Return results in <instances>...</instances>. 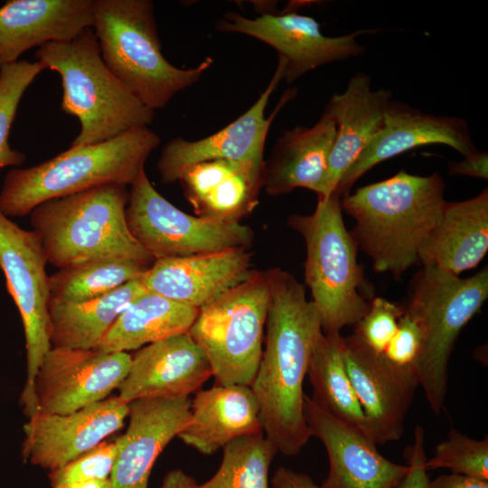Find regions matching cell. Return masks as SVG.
<instances>
[{
	"label": "cell",
	"instance_id": "1",
	"mask_svg": "<svg viewBox=\"0 0 488 488\" xmlns=\"http://www.w3.org/2000/svg\"><path fill=\"white\" fill-rule=\"evenodd\" d=\"M266 349L250 385L263 433L286 456L298 455L311 437L304 414V380L323 333L318 311L305 286L280 268L269 269Z\"/></svg>",
	"mask_w": 488,
	"mask_h": 488
},
{
	"label": "cell",
	"instance_id": "2",
	"mask_svg": "<svg viewBox=\"0 0 488 488\" xmlns=\"http://www.w3.org/2000/svg\"><path fill=\"white\" fill-rule=\"evenodd\" d=\"M438 173L416 175L401 170L341 199L355 220L351 231L375 271L400 277L418 262V253L442 215L446 201Z\"/></svg>",
	"mask_w": 488,
	"mask_h": 488
},
{
	"label": "cell",
	"instance_id": "3",
	"mask_svg": "<svg viewBox=\"0 0 488 488\" xmlns=\"http://www.w3.org/2000/svg\"><path fill=\"white\" fill-rule=\"evenodd\" d=\"M159 136L148 127L131 129L106 142L71 146L27 168L9 170L0 190V211L23 217L39 204L106 184L131 185Z\"/></svg>",
	"mask_w": 488,
	"mask_h": 488
},
{
	"label": "cell",
	"instance_id": "4",
	"mask_svg": "<svg viewBox=\"0 0 488 488\" xmlns=\"http://www.w3.org/2000/svg\"><path fill=\"white\" fill-rule=\"evenodd\" d=\"M35 59L60 75L61 110L80 121V130L71 146L106 142L152 123L155 111L104 63L92 28L70 41L43 44L36 50Z\"/></svg>",
	"mask_w": 488,
	"mask_h": 488
},
{
	"label": "cell",
	"instance_id": "5",
	"mask_svg": "<svg viewBox=\"0 0 488 488\" xmlns=\"http://www.w3.org/2000/svg\"><path fill=\"white\" fill-rule=\"evenodd\" d=\"M92 29L108 69L154 111L196 83L213 63L207 56L193 68L171 64L161 52L150 0H94Z\"/></svg>",
	"mask_w": 488,
	"mask_h": 488
},
{
	"label": "cell",
	"instance_id": "6",
	"mask_svg": "<svg viewBox=\"0 0 488 488\" xmlns=\"http://www.w3.org/2000/svg\"><path fill=\"white\" fill-rule=\"evenodd\" d=\"M128 195L127 185L106 184L36 206L30 212V223L47 262L61 268L117 258L152 265L155 259L128 229Z\"/></svg>",
	"mask_w": 488,
	"mask_h": 488
},
{
	"label": "cell",
	"instance_id": "7",
	"mask_svg": "<svg viewBox=\"0 0 488 488\" xmlns=\"http://www.w3.org/2000/svg\"><path fill=\"white\" fill-rule=\"evenodd\" d=\"M341 196L318 199L309 215L294 214L289 226L306 247L305 280L321 320L323 333H340L368 311L372 293L357 261L358 245L345 228Z\"/></svg>",
	"mask_w": 488,
	"mask_h": 488
},
{
	"label": "cell",
	"instance_id": "8",
	"mask_svg": "<svg viewBox=\"0 0 488 488\" xmlns=\"http://www.w3.org/2000/svg\"><path fill=\"white\" fill-rule=\"evenodd\" d=\"M404 311L418 324L422 347L415 372L435 414L442 412L448 384V364L464 326L488 297V270L462 278L423 266L411 280Z\"/></svg>",
	"mask_w": 488,
	"mask_h": 488
},
{
	"label": "cell",
	"instance_id": "9",
	"mask_svg": "<svg viewBox=\"0 0 488 488\" xmlns=\"http://www.w3.org/2000/svg\"><path fill=\"white\" fill-rule=\"evenodd\" d=\"M269 271L249 277L199 308L189 333L210 363L216 384L250 386L262 355Z\"/></svg>",
	"mask_w": 488,
	"mask_h": 488
},
{
	"label": "cell",
	"instance_id": "10",
	"mask_svg": "<svg viewBox=\"0 0 488 488\" xmlns=\"http://www.w3.org/2000/svg\"><path fill=\"white\" fill-rule=\"evenodd\" d=\"M126 218L136 241L155 260L251 246L254 233L240 221L190 215L163 197L145 169L130 185Z\"/></svg>",
	"mask_w": 488,
	"mask_h": 488
},
{
	"label": "cell",
	"instance_id": "11",
	"mask_svg": "<svg viewBox=\"0 0 488 488\" xmlns=\"http://www.w3.org/2000/svg\"><path fill=\"white\" fill-rule=\"evenodd\" d=\"M47 259L37 234L24 230L0 211V268L23 322L26 379L20 403L30 418L36 414L34 384L52 348L48 331L51 300Z\"/></svg>",
	"mask_w": 488,
	"mask_h": 488
},
{
	"label": "cell",
	"instance_id": "12",
	"mask_svg": "<svg viewBox=\"0 0 488 488\" xmlns=\"http://www.w3.org/2000/svg\"><path fill=\"white\" fill-rule=\"evenodd\" d=\"M216 29L248 35L274 48L278 58L285 61L283 80L288 84L320 66L362 54L365 47L356 39L371 32L360 30L326 36L314 17L295 9L277 14L265 12L255 18L229 12L217 21Z\"/></svg>",
	"mask_w": 488,
	"mask_h": 488
},
{
	"label": "cell",
	"instance_id": "13",
	"mask_svg": "<svg viewBox=\"0 0 488 488\" xmlns=\"http://www.w3.org/2000/svg\"><path fill=\"white\" fill-rule=\"evenodd\" d=\"M130 363L128 352L52 347L35 379L36 413L70 414L108 398Z\"/></svg>",
	"mask_w": 488,
	"mask_h": 488
},
{
	"label": "cell",
	"instance_id": "14",
	"mask_svg": "<svg viewBox=\"0 0 488 488\" xmlns=\"http://www.w3.org/2000/svg\"><path fill=\"white\" fill-rule=\"evenodd\" d=\"M285 67V61L278 58L269 83L256 102L218 132L199 140H186L177 136L168 141L157 162L162 183H174L188 168L207 161L264 163V148L270 127L283 107L292 100L297 92L295 88L286 89L272 113L266 117V108L271 95L283 80Z\"/></svg>",
	"mask_w": 488,
	"mask_h": 488
},
{
	"label": "cell",
	"instance_id": "15",
	"mask_svg": "<svg viewBox=\"0 0 488 488\" xmlns=\"http://www.w3.org/2000/svg\"><path fill=\"white\" fill-rule=\"evenodd\" d=\"M343 356L364 414L366 435L376 445L399 440L418 387L415 371L391 364L353 333L343 337Z\"/></svg>",
	"mask_w": 488,
	"mask_h": 488
},
{
	"label": "cell",
	"instance_id": "16",
	"mask_svg": "<svg viewBox=\"0 0 488 488\" xmlns=\"http://www.w3.org/2000/svg\"><path fill=\"white\" fill-rule=\"evenodd\" d=\"M127 416L128 403L117 395L70 414L36 413L23 425V461L56 470L119 430Z\"/></svg>",
	"mask_w": 488,
	"mask_h": 488
},
{
	"label": "cell",
	"instance_id": "17",
	"mask_svg": "<svg viewBox=\"0 0 488 488\" xmlns=\"http://www.w3.org/2000/svg\"><path fill=\"white\" fill-rule=\"evenodd\" d=\"M304 414L311 436L324 446L329 460L325 488H395L408 471L407 465L384 457L362 431L321 408L307 395Z\"/></svg>",
	"mask_w": 488,
	"mask_h": 488
},
{
	"label": "cell",
	"instance_id": "18",
	"mask_svg": "<svg viewBox=\"0 0 488 488\" xmlns=\"http://www.w3.org/2000/svg\"><path fill=\"white\" fill-rule=\"evenodd\" d=\"M436 144L448 145L464 156L477 151L465 119L424 113L392 100L382 127L346 171L333 192L343 197L373 166L408 150Z\"/></svg>",
	"mask_w": 488,
	"mask_h": 488
},
{
	"label": "cell",
	"instance_id": "19",
	"mask_svg": "<svg viewBox=\"0 0 488 488\" xmlns=\"http://www.w3.org/2000/svg\"><path fill=\"white\" fill-rule=\"evenodd\" d=\"M190 407L188 398L141 399L128 403V426L117 437L110 488H148L156 459L188 423Z\"/></svg>",
	"mask_w": 488,
	"mask_h": 488
},
{
	"label": "cell",
	"instance_id": "20",
	"mask_svg": "<svg viewBox=\"0 0 488 488\" xmlns=\"http://www.w3.org/2000/svg\"><path fill=\"white\" fill-rule=\"evenodd\" d=\"M212 376L205 354L189 333L144 346L131 354L118 387L127 403L152 398H188Z\"/></svg>",
	"mask_w": 488,
	"mask_h": 488
},
{
	"label": "cell",
	"instance_id": "21",
	"mask_svg": "<svg viewBox=\"0 0 488 488\" xmlns=\"http://www.w3.org/2000/svg\"><path fill=\"white\" fill-rule=\"evenodd\" d=\"M251 261L245 248L162 258L142 279L147 291L199 309L245 281L252 272Z\"/></svg>",
	"mask_w": 488,
	"mask_h": 488
},
{
	"label": "cell",
	"instance_id": "22",
	"mask_svg": "<svg viewBox=\"0 0 488 488\" xmlns=\"http://www.w3.org/2000/svg\"><path fill=\"white\" fill-rule=\"evenodd\" d=\"M391 92L373 89L371 76L359 72L345 90L333 94L324 111L333 119L336 134L328 168L318 199L331 195L346 171L382 127Z\"/></svg>",
	"mask_w": 488,
	"mask_h": 488
},
{
	"label": "cell",
	"instance_id": "23",
	"mask_svg": "<svg viewBox=\"0 0 488 488\" xmlns=\"http://www.w3.org/2000/svg\"><path fill=\"white\" fill-rule=\"evenodd\" d=\"M94 0H10L0 7V67L33 47L92 28Z\"/></svg>",
	"mask_w": 488,
	"mask_h": 488
},
{
	"label": "cell",
	"instance_id": "24",
	"mask_svg": "<svg viewBox=\"0 0 488 488\" xmlns=\"http://www.w3.org/2000/svg\"><path fill=\"white\" fill-rule=\"evenodd\" d=\"M264 163L202 162L184 171L178 181L196 216L239 221L258 204Z\"/></svg>",
	"mask_w": 488,
	"mask_h": 488
},
{
	"label": "cell",
	"instance_id": "25",
	"mask_svg": "<svg viewBox=\"0 0 488 488\" xmlns=\"http://www.w3.org/2000/svg\"><path fill=\"white\" fill-rule=\"evenodd\" d=\"M263 432L258 400L250 386L214 384L191 402L190 418L178 437L211 455L241 436Z\"/></svg>",
	"mask_w": 488,
	"mask_h": 488
},
{
	"label": "cell",
	"instance_id": "26",
	"mask_svg": "<svg viewBox=\"0 0 488 488\" xmlns=\"http://www.w3.org/2000/svg\"><path fill=\"white\" fill-rule=\"evenodd\" d=\"M335 134V123L325 111L314 126H297L285 132L264 163L266 192L277 196L305 188L318 195L326 176Z\"/></svg>",
	"mask_w": 488,
	"mask_h": 488
},
{
	"label": "cell",
	"instance_id": "27",
	"mask_svg": "<svg viewBox=\"0 0 488 488\" xmlns=\"http://www.w3.org/2000/svg\"><path fill=\"white\" fill-rule=\"evenodd\" d=\"M488 250V191L446 202L442 215L418 253V262L459 276L476 267Z\"/></svg>",
	"mask_w": 488,
	"mask_h": 488
},
{
	"label": "cell",
	"instance_id": "28",
	"mask_svg": "<svg viewBox=\"0 0 488 488\" xmlns=\"http://www.w3.org/2000/svg\"><path fill=\"white\" fill-rule=\"evenodd\" d=\"M143 277L113 292L84 302L50 300L48 331L52 347L96 349L117 317L147 290Z\"/></svg>",
	"mask_w": 488,
	"mask_h": 488
},
{
	"label": "cell",
	"instance_id": "29",
	"mask_svg": "<svg viewBox=\"0 0 488 488\" xmlns=\"http://www.w3.org/2000/svg\"><path fill=\"white\" fill-rule=\"evenodd\" d=\"M198 311L146 291L117 317L97 349L128 352L188 333Z\"/></svg>",
	"mask_w": 488,
	"mask_h": 488
},
{
	"label": "cell",
	"instance_id": "30",
	"mask_svg": "<svg viewBox=\"0 0 488 488\" xmlns=\"http://www.w3.org/2000/svg\"><path fill=\"white\" fill-rule=\"evenodd\" d=\"M306 375L313 387V400L329 414L366 435L364 414L344 361L341 333L321 334Z\"/></svg>",
	"mask_w": 488,
	"mask_h": 488
},
{
	"label": "cell",
	"instance_id": "31",
	"mask_svg": "<svg viewBox=\"0 0 488 488\" xmlns=\"http://www.w3.org/2000/svg\"><path fill=\"white\" fill-rule=\"evenodd\" d=\"M150 266L127 258H104L59 268L49 276L51 299L79 303L108 295L143 277Z\"/></svg>",
	"mask_w": 488,
	"mask_h": 488
},
{
	"label": "cell",
	"instance_id": "32",
	"mask_svg": "<svg viewBox=\"0 0 488 488\" xmlns=\"http://www.w3.org/2000/svg\"><path fill=\"white\" fill-rule=\"evenodd\" d=\"M222 450L218 470L199 488H269V468L277 450L263 432L237 438Z\"/></svg>",
	"mask_w": 488,
	"mask_h": 488
},
{
	"label": "cell",
	"instance_id": "33",
	"mask_svg": "<svg viewBox=\"0 0 488 488\" xmlns=\"http://www.w3.org/2000/svg\"><path fill=\"white\" fill-rule=\"evenodd\" d=\"M44 69L37 61L0 67V169L20 166L26 159L25 154L11 147L9 135L23 95Z\"/></svg>",
	"mask_w": 488,
	"mask_h": 488
},
{
	"label": "cell",
	"instance_id": "34",
	"mask_svg": "<svg viewBox=\"0 0 488 488\" xmlns=\"http://www.w3.org/2000/svg\"><path fill=\"white\" fill-rule=\"evenodd\" d=\"M427 471L446 468L452 474L488 480V438H471L451 427L426 461Z\"/></svg>",
	"mask_w": 488,
	"mask_h": 488
},
{
	"label": "cell",
	"instance_id": "35",
	"mask_svg": "<svg viewBox=\"0 0 488 488\" xmlns=\"http://www.w3.org/2000/svg\"><path fill=\"white\" fill-rule=\"evenodd\" d=\"M117 453V438L103 441L65 465L49 472L51 486L60 488L75 483L109 479Z\"/></svg>",
	"mask_w": 488,
	"mask_h": 488
},
{
	"label": "cell",
	"instance_id": "36",
	"mask_svg": "<svg viewBox=\"0 0 488 488\" xmlns=\"http://www.w3.org/2000/svg\"><path fill=\"white\" fill-rule=\"evenodd\" d=\"M404 305L373 297L366 314L354 324L353 334L371 351L382 354L393 338Z\"/></svg>",
	"mask_w": 488,
	"mask_h": 488
},
{
	"label": "cell",
	"instance_id": "37",
	"mask_svg": "<svg viewBox=\"0 0 488 488\" xmlns=\"http://www.w3.org/2000/svg\"><path fill=\"white\" fill-rule=\"evenodd\" d=\"M421 347V330L418 324L404 311L399 320L397 331L382 355L391 364L415 371V364L420 354Z\"/></svg>",
	"mask_w": 488,
	"mask_h": 488
},
{
	"label": "cell",
	"instance_id": "38",
	"mask_svg": "<svg viewBox=\"0 0 488 488\" xmlns=\"http://www.w3.org/2000/svg\"><path fill=\"white\" fill-rule=\"evenodd\" d=\"M424 429L417 426L413 443L405 450L408 471L395 488H430V479L426 468L427 455L424 444Z\"/></svg>",
	"mask_w": 488,
	"mask_h": 488
},
{
	"label": "cell",
	"instance_id": "39",
	"mask_svg": "<svg viewBox=\"0 0 488 488\" xmlns=\"http://www.w3.org/2000/svg\"><path fill=\"white\" fill-rule=\"evenodd\" d=\"M448 173L451 175H468L486 180L488 178L487 153L476 151L464 156L461 161L450 162Z\"/></svg>",
	"mask_w": 488,
	"mask_h": 488
},
{
	"label": "cell",
	"instance_id": "40",
	"mask_svg": "<svg viewBox=\"0 0 488 488\" xmlns=\"http://www.w3.org/2000/svg\"><path fill=\"white\" fill-rule=\"evenodd\" d=\"M272 488H325L314 483L313 478L286 466H279L271 478Z\"/></svg>",
	"mask_w": 488,
	"mask_h": 488
},
{
	"label": "cell",
	"instance_id": "41",
	"mask_svg": "<svg viewBox=\"0 0 488 488\" xmlns=\"http://www.w3.org/2000/svg\"><path fill=\"white\" fill-rule=\"evenodd\" d=\"M430 488H488V480L456 474H443L430 481Z\"/></svg>",
	"mask_w": 488,
	"mask_h": 488
},
{
	"label": "cell",
	"instance_id": "42",
	"mask_svg": "<svg viewBox=\"0 0 488 488\" xmlns=\"http://www.w3.org/2000/svg\"><path fill=\"white\" fill-rule=\"evenodd\" d=\"M158 488H199L196 479L180 468L165 474Z\"/></svg>",
	"mask_w": 488,
	"mask_h": 488
},
{
	"label": "cell",
	"instance_id": "43",
	"mask_svg": "<svg viewBox=\"0 0 488 488\" xmlns=\"http://www.w3.org/2000/svg\"><path fill=\"white\" fill-rule=\"evenodd\" d=\"M60 488H110V481L109 479H107L80 482L68 484Z\"/></svg>",
	"mask_w": 488,
	"mask_h": 488
}]
</instances>
